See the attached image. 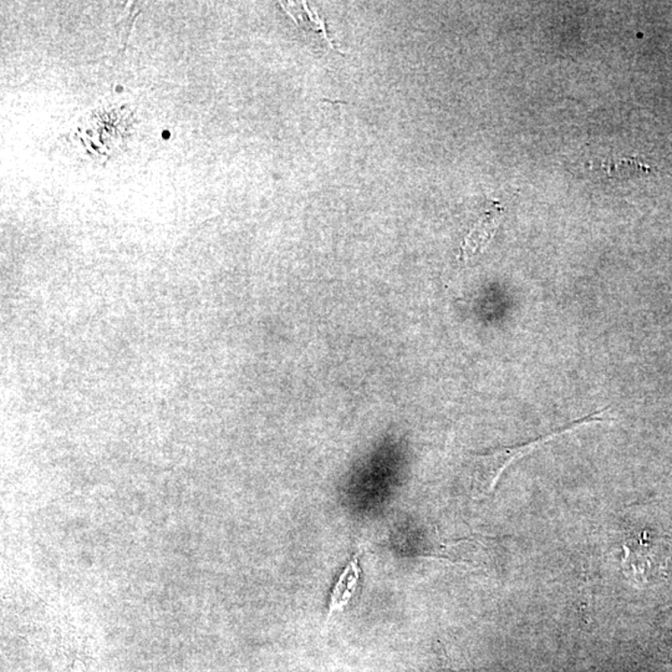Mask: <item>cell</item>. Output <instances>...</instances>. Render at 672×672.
I'll use <instances>...</instances> for the list:
<instances>
[{
	"instance_id": "obj_3",
	"label": "cell",
	"mask_w": 672,
	"mask_h": 672,
	"mask_svg": "<svg viewBox=\"0 0 672 672\" xmlns=\"http://www.w3.org/2000/svg\"><path fill=\"white\" fill-rule=\"evenodd\" d=\"M360 578L359 554L353 556L349 565L344 569L342 575L339 576L333 592L330 595L329 614L327 617H333L334 613L343 611L346 605L349 604L350 599L355 592L356 584Z\"/></svg>"
},
{
	"instance_id": "obj_2",
	"label": "cell",
	"mask_w": 672,
	"mask_h": 672,
	"mask_svg": "<svg viewBox=\"0 0 672 672\" xmlns=\"http://www.w3.org/2000/svg\"><path fill=\"white\" fill-rule=\"evenodd\" d=\"M502 213L503 209L498 205H493L492 208L483 213L462 244V258L464 260H470L471 258L476 256L492 240Z\"/></svg>"
},
{
	"instance_id": "obj_1",
	"label": "cell",
	"mask_w": 672,
	"mask_h": 672,
	"mask_svg": "<svg viewBox=\"0 0 672 672\" xmlns=\"http://www.w3.org/2000/svg\"><path fill=\"white\" fill-rule=\"evenodd\" d=\"M605 411H608V409L592 413V415L582 419L581 421L572 423L568 428L559 430L558 432H554L552 435L543 436V438L534 439V441L528 442V444L499 448V450L489 452V454L477 455L473 458L472 477H471V480H472V483L471 484H472L473 498L480 499L489 496L495 489L499 476L509 466L511 462L533 450L541 442L550 441V439L556 438L557 436L562 435V433L573 431V430L582 426L583 423L601 421L603 419H601L600 415Z\"/></svg>"
}]
</instances>
